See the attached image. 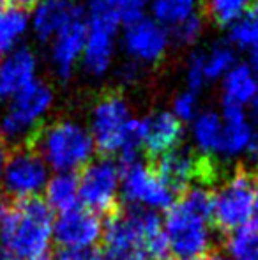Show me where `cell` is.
Wrapping results in <instances>:
<instances>
[{
  "instance_id": "33",
  "label": "cell",
  "mask_w": 258,
  "mask_h": 260,
  "mask_svg": "<svg viewBox=\"0 0 258 260\" xmlns=\"http://www.w3.org/2000/svg\"><path fill=\"white\" fill-rule=\"evenodd\" d=\"M50 260H112L104 251H99L96 248L90 250H65L60 248L59 251L52 255Z\"/></svg>"
},
{
  "instance_id": "34",
  "label": "cell",
  "mask_w": 258,
  "mask_h": 260,
  "mask_svg": "<svg viewBox=\"0 0 258 260\" xmlns=\"http://www.w3.org/2000/svg\"><path fill=\"white\" fill-rule=\"evenodd\" d=\"M119 80H121L122 83H126V85H131V83L138 82V78H140V66L136 64V62H128L126 66H122L121 69H119Z\"/></svg>"
},
{
  "instance_id": "19",
  "label": "cell",
  "mask_w": 258,
  "mask_h": 260,
  "mask_svg": "<svg viewBox=\"0 0 258 260\" xmlns=\"http://www.w3.org/2000/svg\"><path fill=\"white\" fill-rule=\"evenodd\" d=\"M184 137V124L172 112H158L143 119V149L149 156L159 157L179 147Z\"/></svg>"
},
{
  "instance_id": "42",
  "label": "cell",
  "mask_w": 258,
  "mask_h": 260,
  "mask_svg": "<svg viewBox=\"0 0 258 260\" xmlns=\"http://www.w3.org/2000/svg\"><path fill=\"white\" fill-rule=\"evenodd\" d=\"M249 106H251V113L258 119V92H256V96L253 98V101L249 103Z\"/></svg>"
},
{
  "instance_id": "5",
  "label": "cell",
  "mask_w": 258,
  "mask_h": 260,
  "mask_svg": "<svg viewBox=\"0 0 258 260\" xmlns=\"http://www.w3.org/2000/svg\"><path fill=\"white\" fill-rule=\"evenodd\" d=\"M87 38L82 53V68L90 76H104L115 58L117 34L121 27L112 0H90L85 9Z\"/></svg>"
},
{
  "instance_id": "28",
  "label": "cell",
  "mask_w": 258,
  "mask_h": 260,
  "mask_svg": "<svg viewBox=\"0 0 258 260\" xmlns=\"http://www.w3.org/2000/svg\"><path fill=\"white\" fill-rule=\"evenodd\" d=\"M228 41L232 48L251 52L258 46V20L251 13L228 27Z\"/></svg>"
},
{
  "instance_id": "35",
  "label": "cell",
  "mask_w": 258,
  "mask_h": 260,
  "mask_svg": "<svg viewBox=\"0 0 258 260\" xmlns=\"http://www.w3.org/2000/svg\"><path fill=\"white\" fill-rule=\"evenodd\" d=\"M244 154L248 156V161L251 163V167L258 170V126H253L251 138H249V144L246 147Z\"/></svg>"
},
{
  "instance_id": "40",
  "label": "cell",
  "mask_w": 258,
  "mask_h": 260,
  "mask_svg": "<svg viewBox=\"0 0 258 260\" xmlns=\"http://www.w3.org/2000/svg\"><path fill=\"white\" fill-rule=\"evenodd\" d=\"M0 260H20L16 258L13 253H9L7 250H4V248H0Z\"/></svg>"
},
{
  "instance_id": "16",
  "label": "cell",
  "mask_w": 258,
  "mask_h": 260,
  "mask_svg": "<svg viewBox=\"0 0 258 260\" xmlns=\"http://www.w3.org/2000/svg\"><path fill=\"white\" fill-rule=\"evenodd\" d=\"M38 58L27 46H18L0 57V100L9 101L35 82Z\"/></svg>"
},
{
  "instance_id": "44",
  "label": "cell",
  "mask_w": 258,
  "mask_h": 260,
  "mask_svg": "<svg viewBox=\"0 0 258 260\" xmlns=\"http://www.w3.org/2000/svg\"><path fill=\"white\" fill-rule=\"evenodd\" d=\"M0 135H2V129H0Z\"/></svg>"
},
{
  "instance_id": "15",
  "label": "cell",
  "mask_w": 258,
  "mask_h": 260,
  "mask_svg": "<svg viewBox=\"0 0 258 260\" xmlns=\"http://www.w3.org/2000/svg\"><path fill=\"white\" fill-rule=\"evenodd\" d=\"M202 170L203 163L200 157L186 147H175L156 157L154 174L173 195H180L191 188V182L203 177Z\"/></svg>"
},
{
  "instance_id": "7",
  "label": "cell",
  "mask_w": 258,
  "mask_h": 260,
  "mask_svg": "<svg viewBox=\"0 0 258 260\" xmlns=\"http://www.w3.org/2000/svg\"><path fill=\"white\" fill-rule=\"evenodd\" d=\"M52 105V89L45 82L35 80L13 100H9L6 113L0 120L2 135L13 144V147L28 145L39 131V124L50 112Z\"/></svg>"
},
{
  "instance_id": "21",
  "label": "cell",
  "mask_w": 258,
  "mask_h": 260,
  "mask_svg": "<svg viewBox=\"0 0 258 260\" xmlns=\"http://www.w3.org/2000/svg\"><path fill=\"white\" fill-rule=\"evenodd\" d=\"M45 204L50 211L65 212L80 206L78 200V175L76 174H55L48 179L45 186Z\"/></svg>"
},
{
  "instance_id": "22",
  "label": "cell",
  "mask_w": 258,
  "mask_h": 260,
  "mask_svg": "<svg viewBox=\"0 0 258 260\" xmlns=\"http://www.w3.org/2000/svg\"><path fill=\"white\" fill-rule=\"evenodd\" d=\"M221 127H223V122H221L219 113L212 110H203L191 120V137L200 154H216L219 147Z\"/></svg>"
},
{
  "instance_id": "24",
  "label": "cell",
  "mask_w": 258,
  "mask_h": 260,
  "mask_svg": "<svg viewBox=\"0 0 258 260\" xmlns=\"http://www.w3.org/2000/svg\"><path fill=\"white\" fill-rule=\"evenodd\" d=\"M149 9L152 20L166 30H172L188 18L198 14V0H152Z\"/></svg>"
},
{
  "instance_id": "4",
  "label": "cell",
  "mask_w": 258,
  "mask_h": 260,
  "mask_svg": "<svg viewBox=\"0 0 258 260\" xmlns=\"http://www.w3.org/2000/svg\"><path fill=\"white\" fill-rule=\"evenodd\" d=\"M28 145L55 174H75L89 165L96 152L89 129L75 120H59L39 127Z\"/></svg>"
},
{
  "instance_id": "20",
  "label": "cell",
  "mask_w": 258,
  "mask_h": 260,
  "mask_svg": "<svg viewBox=\"0 0 258 260\" xmlns=\"http://www.w3.org/2000/svg\"><path fill=\"white\" fill-rule=\"evenodd\" d=\"M223 103L235 106H248L258 92V82L248 64H235L221 80Z\"/></svg>"
},
{
  "instance_id": "14",
  "label": "cell",
  "mask_w": 258,
  "mask_h": 260,
  "mask_svg": "<svg viewBox=\"0 0 258 260\" xmlns=\"http://www.w3.org/2000/svg\"><path fill=\"white\" fill-rule=\"evenodd\" d=\"M87 38L85 11L67 21L50 41V60L55 75L67 80L72 75L76 64L82 60L83 46Z\"/></svg>"
},
{
  "instance_id": "23",
  "label": "cell",
  "mask_w": 258,
  "mask_h": 260,
  "mask_svg": "<svg viewBox=\"0 0 258 260\" xmlns=\"http://www.w3.org/2000/svg\"><path fill=\"white\" fill-rule=\"evenodd\" d=\"M28 27L30 21L27 11L0 6V57L20 46V41L27 34Z\"/></svg>"
},
{
  "instance_id": "18",
  "label": "cell",
  "mask_w": 258,
  "mask_h": 260,
  "mask_svg": "<svg viewBox=\"0 0 258 260\" xmlns=\"http://www.w3.org/2000/svg\"><path fill=\"white\" fill-rule=\"evenodd\" d=\"M83 11L85 9L72 0H39L32 14H28V21L35 38L48 43L71 18Z\"/></svg>"
},
{
  "instance_id": "29",
  "label": "cell",
  "mask_w": 258,
  "mask_h": 260,
  "mask_svg": "<svg viewBox=\"0 0 258 260\" xmlns=\"http://www.w3.org/2000/svg\"><path fill=\"white\" fill-rule=\"evenodd\" d=\"M170 112H172L173 117H175L177 120H180L182 124L191 122V120L200 113L198 96H196V92L184 90V92H180L179 96H175Z\"/></svg>"
},
{
  "instance_id": "6",
  "label": "cell",
  "mask_w": 258,
  "mask_h": 260,
  "mask_svg": "<svg viewBox=\"0 0 258 260\" xmlns=\"http://www.w3.org/2000/svg\"><path fill=\"white\" fill-rule=\"evenodd\" d=\"M210 221L212 218L209 214L191 207L182 199L175 200L163 218V230L172 257L190 260L209 253L212 243Z\"/></svg>"
},
{
  "instance_id": "39",
  "label": "cell",
  "mask_w": 258,
  "mask_h": 260,
  "mask_svg": "<svg viewBox=\"0 0 258 260\" xmlns=\"http://www.w3.org/2000/svg\"><path fill=\"white\" fill-rule=\"evenodd\" d=\"M6 149L0 147V184H2V175H4V167H6Z\"/></svg>"
},
{
  "instance_id": "8",
  "label": "cell",
  "mask_w": 258,
  "mask_h": 260,
  "mask_svg": "<svg viewBox=\"0 0 258 260\" xmlns=\"http://www.w3.org/2000/svg\"><path fill=\"white\" fill-rule=\"evenodd\" d=\"M256 184V175L241 168L212 193V223L221 232L232 234L253 219Z\"/></svg>"
},
{
  "instance_id": "10",
  "label": "cell",
  "mask_w": 258,
  "mask_h": 260,
  "mask_svg": "<svg viewBox=\"0 0 258 260\" xmlns=\"http://www.w3.org/2000/svg\"><path fill=\"white\" fill-rule=\"evenodd\" d=\"M48 179V167L30 145H18L7 152L2 175L6 199H34L45 189Z\"/></svg>"
},
{
  "instance_id": "27",
  "label": "cell",
  "mask_w": 258,
  "mask_h": 260,
  "mask_svg": "<svg viewBox=\"0 0 258 260\" xmlns=\"http://www.w3.org/2000/svg\"><path fill=\"white\" fill-rule=\"evenodd\" d=\"M253 4L255 0H207V11L217 25L230 27L251 13Z\"/></svg>"
},
{
  "instance_id": "41",
  "label": "cell",
  "mask_w": 258,
  "mask_h": 260,
  "mask_svg": "<svg viewBox=\"0 0 258 260\" xmlns=\"http://www.w3.org/2000/svg\"><path fill=\"white\" fill-rule=\"evenodd\" d=\"M253 219H258V184L255 189V202H253Z\"/></svg>"
},
{
  "instance_id": "13",
  "label": "cell",
  "mask_w": 258,
  "mask_h": 260,
  "mask_svg": "<svg viewBox=\"0 0 258 260\" xmlns=\"http://www.w3.org/2000/svg\"><path fill=\"white\" fill-rule=\"evenodd\" d=\"M170 45V34L165 27L152 18L143 16L133 23L124 25L122 30V48L131 62L154 64L161 60Z\"/></svg>"
},
{
  "instance_id": "36",
  "label": "cell",
  "mask_w": 258,
  "mask_h": 260,
  "mask_svg": "<svg viewBox=\"0 0 258 260\" xmlns=\"http://www.w3.org/2000/svg\"><path fill=\"white\" fill-rule=\"evenodd\" d=\"M39 4V0H0V6L6 7H14V9H34L35 6Z\"/></svg>"
},
{
  "instance_id": "26",
  "label": "cell",
  "mask_w": 258,
  "mask_h": 260,
  "mask_svg": "<svg viewBox=\"0 0 258 260\" xmlns=\"http://www.w3.org/2000/svg\"><path fill=\"white\" fill-rule=\"evenodd\" d=\"M237 64L235 50L230 45H214L207 53H203V69H205L207 82H217Z\"/></svg>"
},
{
  "instance_id": "3",
  "label": "cell",
  "mask_w": 258,
  "mask_h": 260,
  "mask_svg": "<svg viewBox=\"0 0 258 260\" xmlns=\"http://www.w3.org/2000/svg\"><path fill=\"white\" fill-rule=\"evenodd\" d=\"M141 124V119L131 115L124 98L110 94L94 106L89 133L99 152L106 156L117 154L119 159H131L138 157V151L143 145Z\"/></svg>"
},
{
  "instance_id": "11",
  "label": "cell",
  "mask_w": 258,
  "mask_h": 260,
  "mask_svg": "<svg viewBox=\"0 0 258 260\" xmlns=\"http://www.w3.org/2000/svg\"><path fill=\"white\" fill-rule=\"evenodd\" d=\"M119 165V163H117ZM121 170V195L131 207L149 211H166L175 202V195L163 184L151 167L138 157L119 165Z\"/></svg>"
},
{
  "instance_id": "17",
  "label": "cell",
  "mask_w": 258,
  "mask_h": 260,
  "mask_svg": "<svg viewBox=\"0 0 258 260\" xmlns=\"http://www.w3.org/2000/svg\"><path fill=\"white\" fill-rule=\"evenodd\" d=\"M221 138L217 152L223 159H232L246 152L249 138L253 133V126L248 120L246 110L235 105L221 103Z\"/></svg>"
},
{
  "instance_id": "38",
  "label": "cell",
  "mask_w": 258,
  "mask_h": 260,
  "mask_svg": "<svg viewBox=\"0 0 258 260\" xmlns=\"http://www.w3.org/2000/svg\"><path fill=\"white\" fill-rule=\"evenodd\" d=\"M190 260H227L223 255L219 253H205L202 257H196V258H190Z\"/></svg>"
},
{
  "instance_id": "2",
  "label": "cell",
  "mask_w": 258,
  "mask_h": 260,
  "mask_svg": "<svg viewBox=\"0 0 258 260\" xmlns=\"http://www.w3.org/2000/svg\"><path fill=\"white\" fill-rule=\"evenodd\" d=\"M53 212L45 200H0V248L20 260H50Z\"/></svg>"
},
{
  "instance_id": "9",
  "label": "cell",
  "mask_w": 258,
  "mask_h": 260,
  "mask_svg": "<svg viewBox=\"0 0 258 260\" xmlns=\"http://www.w3.org/2000/svg\"><path fill=\"white\" fill-rule=\"evenodd\" d=\"M121 193V170L117 161L97 157L82 168L78 175V200L94 214L112 216L117 211Z\"/></svg>"
},
{
  "instance_id": "12",
  "label": "cell",
  "mask_w": 258,
  "mask_h": 260,
  "mask_svg": "<svg viewBox=\"0 0 258 260\" xmlns=\"http://www.w3.org/2000/svg\"><path fill=\"white\" fill-rule=\"evenodd\" d=\"M101 216L76 206L53 219V239L65 250H90L103 237Z\"/></svg>"
},
{
  "instance_id": "25",
  "label": "cell",
  "mask_w": 258,
  "mask_h": 260,
  "mask_svg": "<svg viewBox=\"0 0 258 260\" xmlns=\"http://www.w3.org/2000/svg\"><path fill=\"white\" fill-rule=\"evenodd\" d=\"M227 251L230 260H258V219H251L230 234Z\"/></svg>"
},
{
  "instance_id": "31",
  "label": "cell",
  "mask_w": 258,
  "mask_h": 260,
  "mask_svg": "<svg viewBox=\"0 0 258 260\" xmlns=\"http://www.w3.org/2000/svg\"><path fill=\"white\" fill-rule=\"evenodd\" d=\"M202 32H203V21L198 14H195V16L188 18L186 21H182L180 25H177L175 28H172L170 39L173 38L177 43H180V45L190 46L198 41Z\"/></svg>"
},
{
  "instance_id": "32",
  "label": "cell",
  "mask_w": 258,
  "mask_h": 260,
  "mask_svg": "<svg viewBox=\"0 0 258 260\" xmlns=\"http://www.w3.org/2000/svg\"><path fill=\"white\" fill-rule=\"evenodd\" d=\"M186 83L188 90L198 92L207 83L205 69H203V53H193L186 64Z\"/></svg>"
},
{
  "instance_id": "37",
  "label": "cell",
  "mask_w": 258,
  "mask_h": 260,
  "mask_svg": "<svg viewBox=\"0 0 258 260\" xmlns=\"http://www.w3.org/2000/svg\"><path fill=\"white\" fill-rule=\"evenodd\" d=\"M248 66H249V69L253 71V75H255V78H256V82H258V46H256L255 50H251V52H249Z\"/></svg>"
},
{
  "instance_id": "30",
  "label": "cell",
  "mask_w": 258,
  "mask_h": 260,
  "mask_svg": "<svg viewBox=\"0 0 258 260\" xmlns=\"http://www.w3.org/2000/svg\"><path fill=\"white\" fill-rule=\"evenodd\" d=\"M152 0H112L121 23L128 25L145 16Z\"/></svg>"
},
{
  "instance_id": "43",
  "label": "cell",
  "mask_w": 258,
  "mask_h": 260,
  "mask_svg": "<svg viewBox=\"0 0 258 260\" xmlns=\"http://www.w3.org/2000/svg\"><path fill=\"white\" fill-rule=\"evenodd\" d=\"M251 14L256 18V20H258V0H256L255 4H253V7H251Z\"/></svg>"
},
{
  "instance_id": "1",
  "label": "cell",
  "mask_w": 258,
  "mask_h": 260,
  "mask_svg": "<svg viewBox=\"0 0 258 260\" xmlns=\"http://www.w3.org/2000/svg\"><path fill=\"white\" fill-rule=\"evenodd\" d=\"M104 253L112 260H170L168 241L158 212L128 207L103 225Z\"/></svg>"
}]
</instances>
